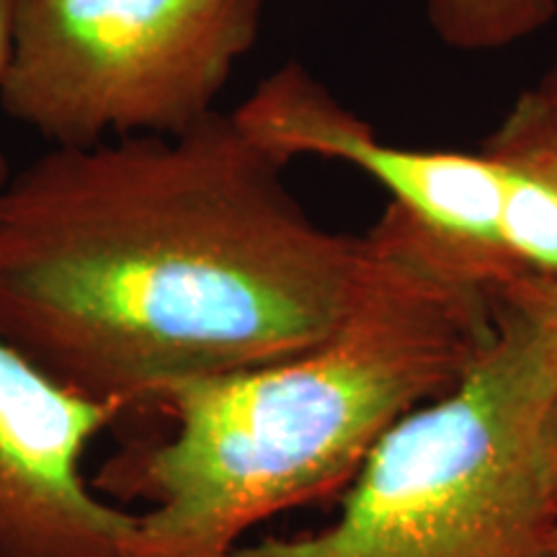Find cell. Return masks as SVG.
<instances>
[{
  "instance_id": "6da1fadb",
  "label": "cell",
  "mask_w": 557,
  "mask_h": 557,
  "mask_svg": "<svg viewBox=\"0 0 557 557\" xmlns=\"http://www.w3.org/2000/svg\"><path fill=\"white\" fill-rule=\"evenodd\" d=\"M233 114L50 148L0 186V336L132 413L287 359L351 305L364 238L318 225Z\"/></svg>"
},
{
  "instance_id": "7a4b0ae2",
  "label": "cell",
  "mask_w": 557,
  "mask_h": 557,
  "mask_svg": "<svg viewBox=\"0 0 557 557\" xmlns=\"http://www.w3.org/2000/svg\"><path fill=\"white\" fill-rule=\"evenodd\" d=\"M361 238L329 338L145 408L165 434L94 478L116 504H143L120 557H230L267 519L348 487L389 429L468 377L496 338V278L393 201Z\"/></svg>"
},
{
  "instance_id": "3957f363",
  "label": "cell",
  "mask_w": 557,
  "mask_h": 557,
  "mask_svg": "<svg viewBox=\"0 0 557 557\" xmlns=\"http://www.w3.org/2000/svg\"><path fill=\"white\" fill-rule=\"evenodd\" d=\"M557 382L532 323L498 292V331L468 377L364 459L329 527L230 557H547Z\"/></svg>"
},
{
  "instance_id": "277c9868",
  "label": "cell",
  "mask_w": 557,
  "mask_h": 557,
  "mask_svg": "<svg viewBox=\"0 0 557 557\" xmlns=\"http://www.w3.org/2000/svg\"><path fill=\"white\" fill-rule=\"evenodd\" d=\"M259 26L261 0H18L0 107L52 148L181 135Z\"/></svg>"
},
{
  "instance_id": "5b68a950",
  "label": "cell",
  "mask_w": 557,
  "mask_h": 557,
  "mask_svg": "<svg viewBox=\"0 0 557 557\" xmlns=\"http://www.w3.org/2000/svg\"><path fill=\"white\" fill-rule=\"evenodd\" d=\"M233 120L284 163L315 156L364 171L498 284L557 276L555 150L504 127L472 152L393 145L297 62L263 78Z\"/></svg>"
},
{
  "instance_id": "8992f818",
  "label": "cell",
  "mask_w": 557,
  "mask_h": 557,
  "mask_svg": "<svg viewBox=\"0 0 557 557\" xmlns=\"http://www.w3.org/2000/svg\"><path fill=\"white\" fill-rule=\"evenodd\" d=\"M127 416L62 385L0 336V557H120L135 511L103 496L88 451Z\"/></svg>"
},
{
  "instance_id": "52a82bcc",
  "label": "cell",
  "mask_w": 557,
  "mask_h": 557,
  "mask_svg": "<svg viewBox=\"0 0 557 557\" xmlns=\"http://www.w3.org/2000/svg\"><path fill=\"white\" fill-rule=\"evenodd\" d=\"M557 0H429V21L444 45L487 52L545 29Z\"/></svg>"
},
{
  "instance_id": "ba28073f",
  "label": "cell",
  "mask_w": 557,
  "mask_h": 557,
  "mask_svg": "<svg viewBox=\"0 0 557 557\" xmlns=\"http://www.w3.org/2000/svg\"><path fill=\"white\" fill-rule=\"evenodd\" d=\"M500 127L557 152V52L537 86L519 96Z\"/></svg>"
},
{
  "instance_id": "9c48e42d",
  "label": "cell",
  "mask_w": 557,
  "mask_h": 557,
  "mask_svg": "<svg viewBox=\"0 0 557 557\" xmlns=\"http://www.w3.org/2000/svg\"><path fill=\"white\" fill-rule=\"evenodd\" d=\"M498 292L537 331L557 382V276H521L498 284Z\"/></svg>"
},
{
  "instance_id": "30bf717a",
  "label": "cell",
  "mask_w": 557,
  "mask_h": 557,
  "mask_svg": "<svg viewBox=\"0 0 557 557\" xmlns=\"http://www.w3.org/2000/svg\"><path fill=\"white\" fill-rule=\"evenodd\" d=\"M16 11H18V0H0V78H3L5 65H9V58H11Z\"/></svg>"
},
{
  "instance_id": "8fae6325",
  "label": "cell",
  "mask_w": 557,
  "mask_h": 557,
  "mask_svg": "<svg viewBox=\"0 0 557 557\" xmlns=\"http://www.w3.org/2000/svg\"><path fill=\"white\" fill-rule=\"evenodd\" d=\"M545 442H547L549 472H553V483H555V493H557V400H555V406L549 408V416H547V431H545Z\"/></svg>"
},
{
  "instance_id": "7c38bea8",
  "label": "cell",
  "mask_w": 557,
  "mask_h": 557,
  "mask_svg": "<svg viewBox=\"0 0 557 557\" xmlns=\"http://www.w3.org/2000/svg\"><path fill=\"white\" fill-rule=\"evenodd\" d=\"M11 173H13V169H11V163H9V156H5V150L0 148V186H3L5 181L11 178Z\"/></svg>"
},
{
  "instance_id": "4fadbf2b",
  "label": "cell",
  "mask_w": 557,
  "mask_h": 557,
  "mask_svg": "<svg viewBox=\"0 0 557 557\" xmlns=\"http://www.w3.org/2000/svg\"><path fill=\"white\" fill-rule=\"evenodd\" d=\"M547 557H557V521L549 532V542H547Z\"/></svg>"
}]
</instances>
